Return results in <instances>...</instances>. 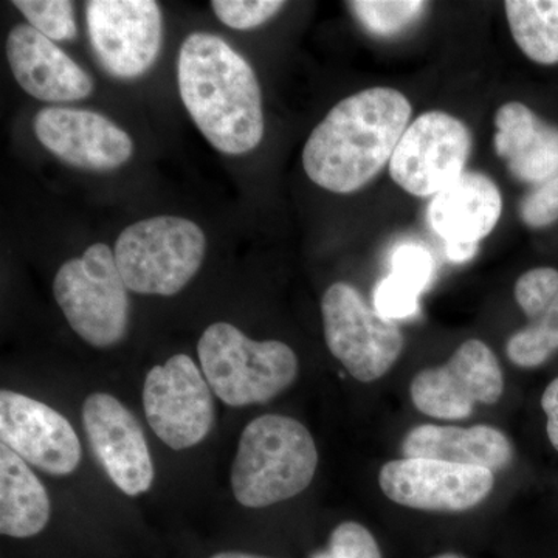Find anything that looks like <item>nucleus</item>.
I'll list each match as a JSON object with an SVG mask.
<instances>
[{"label": "nucleus", "mask_w": 558, "mask_h": 558, "mask_svg": "<svg viewBox=\"0 0 558 558\" xmlns=\"http://www.w3.org/2000/svg\"><path fill=\"white\" fill-rule=\"evenodd\" d=\"M508 357L520 368H537L558 351V293L539 317L508 341Z\"/></svg>", "instance_id": "obj_22"}, {"label": "nucleus", "mask_w": 558, "mask_h": 558, "mask_svg": "<svg viewBox=\"0 0 558 558\" xmlns=\"http://www.w3.org/2000/svg\"><path fill=\"white\" fill-rule=\"evenodd\" d=\"M436 558H462L461 556H457V554H444V556H439Z\"/></svg>", "instance_id": "obj_35"}, {"label": "nucleus", "mask_w": 558, "mask_h": 558, "mask_svg": "<svg viewBox=\"0 0 558 558\" xmlns=\"http://www.w3.org/2000/svg\"><path fill=\"white\" fill-rule=\"evenodd\" d=\"M13 5L24 14L31 27L53 43L72 40L78 35L73 3L68 0H16Z\"/></svg>", "instance_id": "obj_24"}, {"label": "nucleus", "mask_w": 558, "mask_h": 558, "mask_svg": "<svg viewBox=\"0 0 558 558\" xmlns=\"http://www.w3.org/2000/svg\"><path fill=\"white\" fill-rule=\"evenodd\" d=\"M92 49L102 69L120 80L145 75L159 58L163 16L153 0H90L86 3Z\"/></svg>", "instance_id": "obj_10"}, {"label": "nucleus", "mask_w": 558, "mask_h": 558, "mask_svg": "<svg viewBox=\"0 0 558 558\" xmlns=\"http://www.w3.org/2000/svg\"><path fill=\"white\" fill-rule=\"evenodd\" d=\"M328 553L332 558H381L376 538L355 521H347L333 529Z\"/></svg>", "instance_id": "obj_29"}, {"label": "nucleus", "mask_w": 558, "mask_h": 558, "mask_svg": "<svg viewBox=\"0 0 558 558\" xmlns=\"http://www.w3.org/2000/svg\"><path fill=\"white\" fill-rule=\"evenodd\" d=\"M213 395L193 359L172 355L146 376L143 407L149 427L172 450L197 446L215 425Z\"/></svg>", "instance_id": "obj_8"}, {"label": "nucleus", "mask_w": 558, "mask_h": 558, "mask_svg": "<svg viewBox=\"0 0 558 558\" xmlns=\"http://www.w3.org/2000/svg\"><path fill=\"white\" fill-rule=\"evenodd\" d=\"M83 424L90 449L112 483L130 497L148 492L154 462L138 418L113 396L94 392L84 400Z\"/></svg>", "instance_id": "obj_13"}, {"label": "nucleus", "mask_w": 558, "mask_h": 558, "mask_svg": "<svg viewBox=\"0 0 558 558\" xmlns=\"http://www.w3.org/2000/svg\"><path fill=\"white\" fill-rule=\"evenodd\" d=\"M520 216L531 229H543L558 220V172L539 183L521 201Z\"/></svg>", "instance_id": "obj_30"}, {"label": "nucleus", "mask_w": 558, "mask_h": 558, "mask_svg": "<svg viewBox=\"0 0 558 558\" xmlns=\"http://www.w3.org/2000/svg\"><path fill=\"white\" fill-rule=\"evenodd\" d=\"M517 46L538 64L558 62V0H508L505 3Z\"/></svg>", "instance_id": "obj_21"}, {"label": "nucleus", "mask_w": 558, "mask_h": 558, "mask_svg": "<svg viewBox=\"0 0 558 558\" xmlns=\"http://www.w3.org/2000/svg\"><path fill=\"white\" fill-rule=\"evenodd\" d=\"M317 468L318 451L310 429L296 418L267 414L242 432L231 488L244 508H269L306 490Z\"/></svg>", "instance_id": "obj_3"}, {"label": "nucleus", "mask_w": 558, "mask_h": 558, "mask_svg": "<svg viewBox=\"0 0 558 558\" xmlns=\"http://www.w3.org/2000/svg\"><path fill=\"white\" fill-rule=\"evenodd\" d=\"M495 150L517 180L539 185L558 172V128L523 102H506L495 113Z\"/></svg>", "instance_id": "obj_18"}, {"label": "nucleus", "mask_w": 558, "mask_h": 558, "mask_svg": "<svg viewBox=\"0 0 558 558\" xmlns=\"http://www.w3.org/2000/svg\"><path fill=\"white\" fill-rule=\"evenodd\" d=\"M502 391L505 377L497 355L481 340L464 341L446 365L421 371L410 387L421 413L447 421L469 417L478 403L494 405Z\"/></svg>", "instance_id": "obj_11"}, {"label": "nucleus", "mask_w": 558, "mask_h": 558, "mask_svg": "<svg viewBox=\"0 0 558 558\" xmlns=\"http://www.w3.org/2000/svg\"><path fill=\"white\" fill-rule=\"evenodd\" d=\"M494 472L425 458L387 462L381 492L405 508L429 512H464L476 508L494 488Z\"/></svg>", "instance_id": "obj_12"}, {"label": "nucleus", "mask_w": 558, "mask_h": 558, "mask_svg": "<svg viewBox=\"0 0 558 558\" xmlns=\"http://www.w3.org/2000/svg\"><path fill=\"white\" fill-rule=\"evenodd\" d=\"M312 558H332V556H330L329 553H318V554H315V556Z\"/></svg>", "instance_id": "obj_34"}, {"label": "nucleus", "mask_w": 558, "mask_h": 558, "mask_svg": "<svg viewBox=\"0 0 558 558\" xmlns=\"http://www.w3.org/2000/svg\"><path fill=\"white\" fill-rule=\"evenodd\" d=\"M502 197L494 180L465 171L433 196L428 222L446 244H480L497 227Z\"/></svg>", "instance_id": "obj_17"}, {"label": "nucleus", "mask_w": 558, "mask_h": 558, "mask_svg": "<svg viewBox=\"0 0 558 558\" xmlns=\"http://www.w3.org/2000/svg\"><path fill=\"white\" fill-rule=\"evenodd\" d=\"M46 487L27 462L5 444L0 446V532L7 537L31 538L50 520Z\"/></svg>", "instance_id": "obj_20"}, {"label": "nucleus", "mask_w": 558, "mask_h": 558, "mask_svg": "<svg viewBox=\"0 0 558 558\" xmlns=\"http://www.w3.org/2000/svg\"><path fill=\"white\" fill-rule=\"evenodd\" d=\"M470 149L472 135L461 120L439 110L422 113L399 140L389 174L413 196H436L464 174Z\"/></svg>", "instance_id": "obj_9"}, {"label": "nucleus", "mask_w": 558, "mask_h": 558, "mask_svg": "<svg viewBox=\"0 0 558 558\" xmlns=\"http://www.w3.org/2000/svg\"><path fill=\"white\" fill-rule=\"evenodd\" d=\"M347 5L371 35L389 38L421 20L428 3L421 0H355Z\"/></svg>", "instance_id": "obj_23"}, {"label": "nucleus", "mask_w": 558, "mask_h": 558, "mask_svg": "<svg viewBox=\"0 0 558 558\" xmlns=\"http://www.w3.org/2000/svg\"><path fill=\"white\" fill-rule=\"evenodd\" d=\"M411 113L409 98L388 87L344 98L307 138L304 171L312 182L332 193L362 190L391 160Z\"/></svg>", "instance_id": "obj_1"}, {"label": "nucleus", "mask_w": 558, "mask_h": 558, "mask_svg": "<svg viewBox=\"0 0 558 558\" xmlns=\"http://www.w3.org/2000/svg\"><path fill=\"white\" fill-rule=\"evenodd\" d=\"M542 409L548 416L546 429H548L550 444L558 451V377L550 381L543 392Z\"/></svg>", "instance_id": "obj_31"}, {"label": "nucleus", "mask_w": 558, "mask_h": 558, "mask_svg": "<svg viewBox=\"0 0 558 558\" xmlns=\"http://www.w3.org/2000/svg\"><path fill=\"white\" fill-rule=\"evenodd\" d=\"M33 130L44 148L81 170L113 171L134 154V142L126 131L108 117L87 109H40Z\"/></svg>", "instance_id": "obj_15"}, {"label": "nucleus", "mask_w": 558, "mask_h": 558, "mask_svg": "<svg viewBox=\"0 0 558 558\" xmlns=\"http://www.w3.org/2000/svg\"><path fill=\"white\" fill-rule=\"evenodd\" d=\"M0 439L49 475H70L83 457L78 435L68 418L46 403L9 389L0 391Z\"/></svg>", "instance_id": "obj_14"}, {"label": "nucleus", "mask_w": 558, "mask_h": 558, "mask_svg": "<svg viewBox=\"0 0 558 558\" xmlns=\"http://www.w3.org/2000/svg\"><path fill=\"white\" fill-rule=\"evenodd\" d=\"M130 289L109 245H90L80 258L62 264L53 295L69 325L94 348L119 344L130 329Z\"/></svg>", "instance_id": "obj_6"}, {"label": "nucleus", "mask_w": 558, "mask_h": 558, "mask_svg": "<svg viewBox=\"0 0 558 558\" xmlns=\"http://www.w3.org/2000/svg\"><path fill=\"white\" fill-rule=\"evenodd\" d=\"M209 388L230 407H248L277 398L296 379L299 359L282 341L248 339L230 323H215L197 343Z\"/></svg>", "instance_id": "obj_4"}, {"label": "nucleus", "mask_w": 558, "mask_h": 558, "mask_svg": "<svg viewBox=\"0 0 558 558\" xmlns=\"http://www.w3.org/2000/svg\"><path fill=\"white\" fill-rule=\"evenodd\" d=\"M418 296L421 293L416 289L389 274L377 284L376 292H374V307L381 317L391 319V322L407 319L417 314Z\"/></svg>", "instance_id": "obj_27"}, {"label": "nucleus", "mask_w": 558, "mask_h": 558, "mask_svg": "<svg viewBox=\"0 0 558 558\" xmlns=\"http://www.w3.org/2000/svg\"><path fill=\"white\" fill-rule=\"evenodd\" d=\"M211 558H267V557L253 556V554H245V553H219V554H216V556H213Z\"/></svg>", "instance_id": "obj_33"}, {"label": "nucleus", "mask_w": 558, "mask_h": 558, "mask_svg": "<svg viewBox=\"0 0 558 558\" xmlns=\"http://www.w3.org/2000/svg\"><path fill=\"white\" fill-rule=\"evenodd\" d=\"M207 238L193 220L157 216L138 220L117 240L116 260L124 284L140 295L172 296L196 277Z\"/></svg>", "instance_id": "obj_5"}, {"label": "nucleus", "mask_w": 558, "mask_h": 558, "mask_svg": "<svg viewBox=\"0 0 558 558\" xmlns=\"http://www.w3.org/2000/svg\"><path fill=\"white\" fill-rule=\"evenodd\" d=\"M558 293V271L539 267L521 275L515 284V300L529 319L539 317Z\"/></svg>", "instance_id": "obj_26"}, {"label": "nucleus", "mask_w": 558, "mask_h": 558, "mask_svg": "<svg viewBox=\"0 0 558 558\" xmlns=\"http://www.w3.org/2000/svg\"><path fill=\"white\" fill-rule=\"evenodd\" d=\"M180 98L213 148L242 156L264 137L263 94L255 70L213 33H191L178 58Z\"/></svg>", "instance_id": "obj_2"}, {"label": "nucleus", "mask_w": 558, "mask_h": 558, "mask_svg": "<svg viewBox=\"0 0 558 558\" xmlns=\"http://www.w3.org/2000/svg\"><path fill=\"white\" fill-rule=\"evenodd\" d=\"M480 244H446L447 258L451 263H465L470 260L478 252Z\"/></svg>", "instance_id": "obj_32"}, {"label": "nucleus", "mask_w": 558, "mask_h": 558, "mask_svg": "<svg viewBox=\"0 0 558 558\" xmlns=\"http://www.w3.org/2000/svg\"><path fill=\"white\" fill-rule=\"evenodd\" d=\"M322 314L326 344L354 379H380L402 354L405 339L396 323L371 310L348 282L326 290Z\"/></svg>", "instance_id": "obj_7"}, {"label": "nucleus", "mask_w": 558, "mask_h": 558, "mask_svg": "<svg viewBox=\"0 0 558 558\" xmlns=\"http://www.w3.org/2000/svg\"><path fill=\"white\" fill-rule=\"evenodd\" d=\"M402 451L405 458L436 459L490 472L508 468L513 457L509 439L488 425L469 428L418 425L403 439Z\"/></svg>", "instance_id": "obj_19"}, {"label": "nucleus", "mask_w": 558, "mask_h": 558, "mask_svg": "<svg viewBox=\"0 0 558 558\" xmlns=\"http://www.w3.org/2000/svg\"><path fill=\"white\" fill-rule=\"evenodd\" d=\"M391 267V274L395 277L405 281L418 293L428 288L435 271L432 255L416 244H403L396 248L392 253Z\"/></svg>", "instance_id": "obj_28"}, {"label": "nucleus", "mask_w": 558, "mask_h": 558, "mask_svg": "<svg viewBox=\"0 0 558 558\" xmlns=\"http://www.w3.org/2000/svg\"><path fill=\"white\" fill-rule=\"evenodd\" d=\"M218 20L233 31H253L266 24L284 9L279 0H215L211 2Z\"/></svg>", "instance_id": "obj_25"}, {"label": "nucleus", "mask_w": 558, "mask_h": 558, "mask_svg": "<svg viewBox=\"0 0 558 558\" xmlns=\"http://www.w3.org/2000/svg\"><path fill=\"white\" fill-rule=\"evenodd\" d=\"M7 60L17 84L36 100L81 101L94 90L89 73L31 25L21 24L10 32Z\"/></svg>", "instance_id": "obj_16"}]
</instances>
